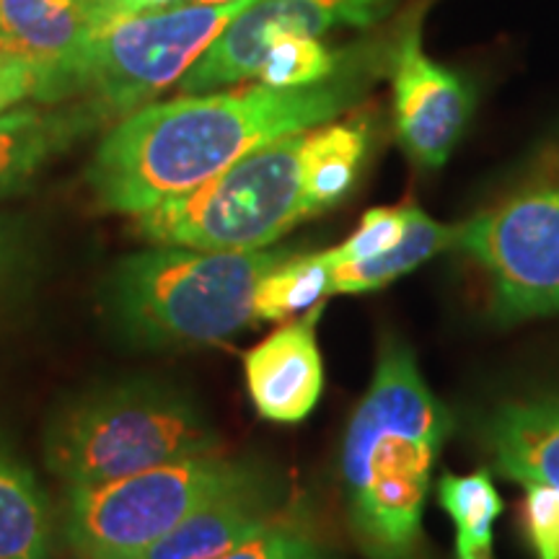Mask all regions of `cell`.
<instances>
[{"mask_svg": "<svg viewBox=\"0 0 559 559\" xmlns=\"http://www.w3.org/2000/svg\"><path fill=\"white\" fill-rule=\"evenodd\" d=\"M368 86L360 66L300 88L187 94L148 104L117 124L96 148L86 181L104 210L140 215L198 190L230 164L293 132L332 122Z\"/></svg>", "mask_w": 559, "mask_h": 559, "instance_id": "6da1fadb", "label": "cell"}, {"mask_svg": "<svg viewBox=\"0 0 559 559\" xmlns=\"http://www.w3.org/2000/svg\"><path fill=\"white\" fill-rule=\"evenodd\" d=\"M453 430L404 342L383 340L373 381L342 440L347 526L366 559H428L423 515Z\"/></svg>", "mask_w": 559, "mask_h": 559, "instance_id": "7a4b0ae2", "label": "cell"}, {"mask_svg": "<svg viewBox=\"0 0 559 559\" xmlns=\"http://www.w3.org/2000/svg\"><path fill=\"white\" fill-rule=\"evenodd\" d=\"M285 249L135 251L109 272L102 298L115 330L138 347L223 342L254 321L257 283L288 260Z\"/></svg>", "mask_w": 559, "mask_h": 559, "instance_id": "3957f363", "label": "cell"}, {"mask_svg": "<svg viewBox=\"0 0 559 559\" xmlns=\"http://www.w3.org/2000/svg\"><path fill=\"white\" fill-rule=\"evenodd\" d=\"M218 449L198 404L145 376L83 389L52 412L41 436L45 466L66 487L107 485Z\"/></svg>", "mask_w": 559, "mask_h": 559, "instance_id": "277c9868", "label": "cell"}, {"mask_svg": "<svg viewBox=\"0 0 559 559\" xmlns=\"http://www.w3.org/2000/svg\"><path fill=\"white\" fill-rule=\"evenodd\" d=\"M306 132L272 140L198 190L135 215L145 241L202 251L267 249L319 215L309 190Z\"/></svg>", "mask_w": 559, "mask_h": 559, "instance_id": "5b68a950", "label": "cell"}, {"mask_svg": "<svg viewBox=\"0 0 559 559\" xmlns=\"http://www.w3.org/2000/svg\"><path fill=\"white\" fill-rule=\"evenodd\" d=\"M254 477L243 461L207 453L107 485L66 487L62 542L75 559H128L205 502Z\"/></svg>", "mask_w": 559, "mask_h": 559, "instance_id": "8992f818", "label": "cell"}, {"mask_svg": "<svg viewBox=\"0 0 559 559\" xmlns=\"http://www.w3.org/2000/svg\"><path fill=\"white\" fill-rule=\"evenodd\" d=\"M456 249L492 283L500 321L559 311V148L544 153L515 190L456 226Z\"/></svg>", "mask_w": 559, "mask_h": 559, "instance_id": "52a82bcc", "label": "cell"}, {"mask_svg": "<svg viewBox=\"0 0 559 559\" xmlns=\"http://www.w3.org/2000/svg\"><path fill=\"white\" fill-rule=\"evenodd\" d=\"M251 3H185L104 26L83 55L73 94H91L102 115H132L185 79Z\"/></svg>", "mask_w": 559, "mask_h": 559, "instance_id": "ba28073f", "label": "cell"}, {"mask_svg": "<svg viewBox=\"0 0 559 559\" xmlns=\"http://www.w3.org/2000/svg\"><path fill=\"white\" fill-rule=\"evenodd\" d=\"M396 0H257L179 81L185 94H210L221 86L257 79L264 55L285 37H313L340 26H370Z\"/></svg>", "mask_w": 559, "mask_h": 559, "instance_id": "9c48e42d", "label": "cell"}, {"mask_svg": "<svg viewBox=\"0 0 559 559\" xmlns=\"http://www.w3.org/2000/svg\"><path fill=\"white\" fill-rule=\"evenodd\" d=\"M396 135L412 160L438 169L472 120L474 96L466 81L423 50L419 26H409L391 55Z\"/></svg>", "mask_w": 559, "mask_h": 559, "instance_id": "30bf717a", "label": "cell"}, {"mask_svg": "<svg viewBox=\"0 0 559 559\" xmlns=\"http://www.w3.org/2000/svg\"><path fill=\"white\" fill-rule=\"evenodd\" d=\"M94 34L91 0H0V50L39 70V102H60L73 94Z\"/></svg>", "mask_w": 559, "mask_h": 559, "instance_id": "8fae6325", "label": "cell"}, {"mask_svg": "<svg viewBox=\"0 0 559 559\" xmlns=\"http://www.w3.org/2000/svg\"><path fill=\"white\" fill-rule=\"evenodd\" d=\"M243 376L257 412L270 423L296 425L319 404L324 366L317 345V313L288 321L243 355Z\"/></svg>", "mask_w": 559, "mask_h": 559, "instance_id": "7c38bea8", "label": "cell"}, {"mask_svg": "<svg viewBox=\"0 0 559 559\" xmlns=\"http://www.w3.org/2000/svg\"><path fill=\"white\" fill-rule=\"evenodd\" d=\"M283 519L260 477L226 489L128 559H215Z\"/></svg>", "mask_w": 559, "mask_h": 559, "instance_id": "4fadbf2b", "label": "cell"}, {"mask_svg": "<svg viewBox=\"0 0 559 559\" xmlns=\"http://www.w3.org/2000/svg\"><path fill=\"white\" fill-rule=\"evenodd\" d=\"M485 440L502 477L559 489V400L506 404L487 419Z\"/></svg>", "mask_w": 559, "mask_h": 559, "instance_id": "5bb4252c", "label": "cell"}, {"mask_svg": "<svg viewBox=\"0 0 559 559\" xmlns=\"http://www.w3.org/2000/svg\"><path fill=\"white\" fill-rule=\"evenodd\" d=\"M55 515L45 487L0 432V559H52Z\"/></svg>", "mask_w": 559, "mask_h": 559, "instance_id": "9a60e30c", "label": "cell"}, {"mask_svg": "<svg viewBox=\"0 0 559 559\" xmlns=\"http://www.w3.org/2000/svg\"><path fill=\"white\" fill-rule=\"evenodd\" d=\"M83 111H50L37 107L0 115V200L24 190L50 160L66 151L86 128Z\"/></svg>", "mask_w": 559, "mask_h": 559, "instance_id": "2e32d148", "label": "cell"}, {"mask_svg": "<svg viewBox=\"0 0 559 559\" xmlns=\"http://www.w3.org/2000/svg\"><path fill=\"white\" fill-rule=\"evenodd\" d=\"M456 247V226H443L432 221L423 207L404 205V236L396 247L366 262L334 264L332 293L353 296V293L379 290L428 262L438 251Z\"/></svg>", "mask_w": 559, "mask_h": 559, "instance_id": "e0dca14e", "label": "cell"}, {"mask_svg": "<svg viewBox=\"0 0 559 559\" xmlns=\"http://www.w3.org/2000/svg\"><path fill=\"white\" fill-rule=\"evenodd\" d=\"M438 498L456 528V559H495L492 528L502 513V498L492 474H443Z\"/></svg>", "mask_w": 559, "mask_h": 559, "instance_id": "ac0fdd59", "label": "cell"}, {"mask_svg": "<svg viewBox=\"0 0 559 559\" xmlns=\"http://www.w3.org/2000/svg\"><path fill=\"white\" fill-rule=\"evenodd\" d=\"M334 264L326 251L288 257L272 267L254 290L257 321H288L300 313H317L332 296Z\"/></svg>", "mask_w": 559, "mask_h": 559, "instance_id": "d6986e66", "label": "cell"}, {"mask_svg": "<svg viewBox=\"0 0 559 559\" xmlns=\"http://www.w3.org/2000/svg\"><path fill=\"white\" fill-rule=\"evenodd\" d=\"M340 55L313 37H285L264 55L257 81L272 88H300L332 79Z\"/></svg>", "mask_w": 559, "mask_h": 559, "instance_id": "ffe728a7", "label": "cell"}, {"mask_svg": "<svg viewBox=\"0 0 559 559\" xmlns=\"http://www.w3.org/2000/svg\"><path fill=\"white\" fill-rule=\"evenodd\" d=\"M215 559H345L342 551L306 523L280 519L254 539Z\"/></svg>", "mask_w": 559, "mask_h": 559, "instance_id": "44dd1931", "label": "cell"}, {"mask_svg": "<svg viewBox=\"0 0 559 559\" xmlns=\"http://www.w3.org/2000/svg\"><path fill=\"white\" fill-rule=\"evenodd\" d=\"M404 236V205L402 207H373L362 215L360 226L347 241L326 251L332 264L366 262L381 257L383 251L402 241Z\"/></svg>", "mask_w": 559, "mask_h": 559, "instance_id": "7402d4cb", "label": "cell"}, {"mask_svg": "<svg viewBox=\"0 0 559 559\" xmlns=\"http://www.w3.org/2000/svg\"><path fill=\"white\" fill-rule=\"evenodd\" d=\"M526 498L521 508V531L534 559H559V489L521 485Z\"/></svg>", "mask_w": 559, "mask_h": 559, "instance_id": "603a6c76", "label": "cell"}, {"mask_svg": "<svg viewBox=\"0 0 559 559\" xmlns=\"http://www.w3.org/2000/svg\"><path fill=\"white\" fill-rule=\"evenodd\" d=\"M39 70L19 55L0 50V115L24 99H39Z\"/></svg>", "mask_w": 559, "mask_h": 559, "instance_id": "cb8c5ba5", "label": "cell"}, {"mask_svg": "<svg viewBox=\"0 0 559 559\" xmlns=\"http://www.w3.org/2000/svg\"><path fill=\"white\" fill-rule=\"evenodd\" d=\"M26 262V234L16 218L0 215V296L19 283Z\"/></svg>", "mask_w": 559, "mask_h": 559, "instance_id": "d4e9b609", "label": "cell"}, {"mask_svg": "<svg viewBox=\"0 0 559 559\" xmlns=\"http://www.w3.org/2000/svg\"><path fill=\"white\" fill-rule=\"evenodd\" d=\"M185 3H190V0H91V5H94L96 32L115 24V21L138 16V13L177 9V5Z\"/></svg>", "mask_w": 559, "mask_h": 559, "instance_id": "484cf974", "label": "cell"}, {"mask_svg": "<svg viewBox=\"0 0 559 559\" xmlns=\"http://www.w3.org/2000/svg\"><path fill=\"white\" fill-rule=\"evenodd\" d=\"M190 3H207V5H215V3H230V0H190Z\"/></svg>", "mask_w": 559, "mask_h": 559, "instance_id": "4316f807", "label": "cell"}]
</instances>
